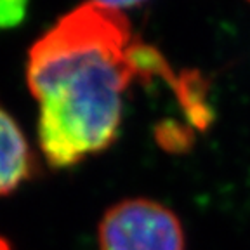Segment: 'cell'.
Returning a JSON list of instances; mask_svg holds the SVG:
<instances>
[{"instance_id":"obj_1","label":"cell","mask_w":250,"mask_h":250,"mask_svg":"<svg viewBox=\"0 0 250 250\" xmlns=\"http://www.w3.org/2000/svg\"><path fill=\"white\" fill-rule=\"evenodd\" d=\"M130 5H80L28 52L26 82L39 103V145L51 167H73L109 148L120 132L125 92L141 77L125 12Z\"/></svg>"},{"instance_id":"obj_2","label":"cell","mask_w":250,"mask_h":250,"mask_svg":"<svg viewBox=\"0 0 250 250\" xmlns=\"http://www.w3.org/2000/svg\"><path fill=\"white\" fill-rule=\"evenodd\" d=\"M99 250H186L183 223L164 203L127 198L99 221Z\"/></svg>"},{"instance_id":"obj_3","label":"cell","mask_w":250,"mask_h":250,"mask_svg":"<svg viewBox=\"0 0 250 250\" xmlns=\"http://www.w3.org/2000/svg\"><path fill=\"white\" fill-rule=\"evenodd\" d=\"M35 172V158L18 122L0 104V196L16 191Z\"/></svg>"},{"instance_id":"obj_4","label":"cell","mask_w":250,"mask_h":250,"mask_svg":"<svg viewBox=\"0 0 250 250\" xmlns=\"http://www.w3.org/2000/svg\"><path fill=\"white\" fill-rule=\"evenodd\" d=\"M28 4L20 0H0V30H12L26 18Z\"/></svg>"},{"instance_id":"obj_5","label":"cell","mask_w":250,"mask_h":250,"mask_svg":"<svg viewBox=\"0 0 250 250\" xmlns=\"http://www.w3.org/2000/svg\"><path fill=\"white\" fill-rule=\"evenodd\" d=\"M0 250H12L11 243H9L5 238H2V236H0Z\"/></svg>"}]
</instances>
